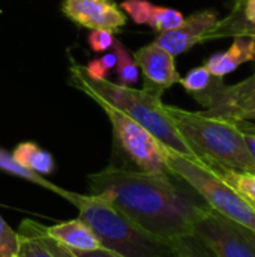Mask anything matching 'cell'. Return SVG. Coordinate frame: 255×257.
I'll list each match as a JSON object with an SVG mask.
<instances>
[{"label":"cell","instance_id":"cell-13","mask_svg":"<svg viewBox=\"0 0 255 257\" xmlns=\"http://www.w3.org/2000/svg\"><path fill=\"white\" fill-rule=\"evenodd\" d=\"M44 232L48 238L69 250H95L101 247L95 232L81 218L57 223L50 227L44 226Z\"/></svg>","mask_w":255,"mask_h":257},{"label":"cell","instance_id":"cell-28","mask_svg":"<svg viewBox=\"0 0 255 257\" xmlns=\"http://www.w3.org/2000/svg\"><path fill=\"white\" fill-rule=\"evenodd\" d=\"M240 130H242V128H240ZM242 131H243V134H245V143H246V146H248V151H249L251 157L254 158L255 161V133L245 131V130H242Z\"/></svg>","mask_w":255,"mask_h":257},{"label":"cell","instance_id":"cell-23","mask_svg":"<svg viewBox=\"0 0 255 257\" xmlns=\"http://www.w3.org/2000/svg\"><path fill=\"white\" fill-rule=\"evenodd\" d=\"M179 242H180L179 257H215V254L194 233L182 236Z\"/></svg>","mask_w":255,"mask_h":257},{"label":"cell","instance_id":"cell-22","mask_svg":"<svg viewBox=\"0 0 255 257\" xmlns=\"http://www.w3.org/2000/svg\"><path fill=\"white\" fill-rule=\"evenodd\" d=\"M18 253V233L14 232L0 215V257H12Z\"/></svg>","mask_w":255,"mask_h":257},{"label":"cell","instance_id":"cell-27","mask_svg":"<svg viewBox=\"0 0 255 257\" xmlns=\"http://www.w3.org/2000/svg\"><path fill=\"white\" fill-rule=\"evenodd\" d=\"M75 257H123L117 254L116 251H111L108 248L99 247L95 250H71Z\"/></svg>","mask_w":255,"mask_h":257},{"label":"cell","instance_id":"cell-6","mask_svg":"<svg viewBox=\"0 0 255 257\" xmlns=\"http://www.w3.org/2000/svg\"><path fill=\"white\" fill-rule=\"evenodd\" d=\"M113 130L114 154L132 169L152 175H171L167 166V148L147 130L119 110L102 105Z\"/></svg>","mask_w":255,"mask_h":257},{"label":"cell","instance_id":"cell-10","mask_svg":"<svg viewBox=\"0 0 255 257\" xmlns=\"http://www.w3.org/2000/svg\"><path fill=\"white\" fill-rule=\"evenodd\" d=\"M218 20L219 18L216 11L206 9V11L195 12L188 18H185L179 27L159 33L153 42L176 57L191 50L194 45L204 42L207 33L213 29Z\"/></svg>","mask_w":255,"mask_h":257},{"label":"cell","instance_id":"cell-8","mask_svg":"<svg viewBox=\"0 0 255 257\" xmlns=\"http://www.w3.org/2000/svg\"><path fill=\"white\" fill-rule=\"evenodd\" d=\"M195 99L207 114L234 122L246 120L255 111V69L252 75L236 84H225L224 78H218L206 93Z\"/></svg>","mask_w":255,"mask_h":257},{"label":"cell","instance_id":"cell-2","mask_svg":"<svg viewBox=\"0 0 255 257\" xmlns=\"http://www.w3.org/2000/svg\"><path fill=\"white\" fill-rule=\"evenodd\" d=\"M71 83L75 89L86 93L95 102L110 105L147 130L168 151L197 160L188 143L180 136L167 105L162 102V93L152 89H135L132 86L116 84L105 80H93L84 72V66L71 65Z\"/></svg>","mask_w":255,"mask_h":257},{"label":"cell","instance_id":"cell-9","mask_svg":"<svg viewBox=\"0 0 255 257\" xmlns=\"http://www.w3.org/2000/svg\"><path fill=\"white\" fill-rule=\"evenodd\" d=\"M63 14L78 24L90 30L119 32L126 26V15L113 0H63Z\"/></svg>","mask_w":255,"mask_h":257},{"label":"cell","instance_id":"cell-21","mask_svg":"<svg viewBox=\"0 0 255 257\" xmlns=\"http://www.w3.org/2000/svg\"><path fill=\"white\" fill-rule=\"evenodd\" d=\"M155 5L149 0H125L120 3V9H123L137 24H149Z\"/></svg>","mask_w":255,"mask_h":257},{"label":"cell","instance_id":"cell-19","mask_svg":"<svg viewBox=\"0 0 255 257\" xmlns=\"http://www.w3.org/2000/svg\"><path fill=\"white\" fill-rule=\"evenodd\" d=\"M216 77H213L209 69L203 65V66H197L194 69H191L183 78H180V84L183 86V89L186 92H189L194 98L206 93L215 83H216Z\"/></svg>","mask_w":255,"mask_h":257},{"label":"cell","instance_id":"cell-12","mask_svg":"<svg viewBox=\"0 0 255 257\" xmlns=\"http://www.w3.org/2000/svg\"><path fill=\"white\" fill-rule=\"evenodd\" d=\"M255 60V39L252 38H234L230 48L224 53L212 54L204 66L216 78H224L225 75L236 71L240 65Z\"/></svg>","mask_w":255,"mask_h":257},{"label":"cell","instance_id":"cell-26","mask_svg":"<svg viewBox=\"0 0 255 257\" xmlns=\"http://www.w3.org/2000/svg\"><path fill=\"white\" fill-rule=\"evenodd\" d=\"M41 236H42V241H44L45 247H47V248H48L56 257H75L72 254V251H71L69 248H66L65 245L59 244L57 241L48 238V236L45 235V232H44V226H41Z\"/></svg>","mask_w":255,"mask_h":257},{"label":"cell","instance_id":"cell-30","mask_svg":"<svg viewBox=\"0 0 255 257\" xmlns=\"http://www.w3.org/2000/svg\"><path fill=\"white\" fill-rule=\"evenodd\" d=\"M246 120H255V111L254 113H251L249 116H248V119Z\"/></svg>","mask_w":255,"mask_h":257},{"label":"cell","instance_id":"cell-4","mask_svg":"<svg viewBox=\"0 0 255 257\" xmlns=\"http://www.w3.org/2000/svg\"><path fill=\"white\" fill-rule=\"evenodd\" d=\"M167 111L197 160L210 167L255 173L254 158L237 122L173 105H167Z\"/></svg>","mask_w":255,"mask_h":257},{"label":"cell","instance_id":"cell-20","mask_svg":"<svg viewBox=\"0 0 255 257\" xmlns=\"http://www.w3.org/2000/svg\"><path fill=\"white\" fill-rule=\"evenodd\" d=\"M183 20H185V17L177 9L155 6L150 21H149V26L153 30H156L158 33H162V32H168V30L179 27L183 23Z\"/></svg>","mask_w":255,"mask_h":257},{"label":"cell","instance_id":"cell-11","mask_svg":"<svg viewBox=\"0 0 255 257\" xmlns=\"http://www.w3.org/2000/svg\"><path fill=\"white\" fill-rule=\"evenodd\" d=\"M134 60L144 77V87L164 93L168 87L180 83L174 56L155 42L134 53Z\"/></svg>","mask_w":255,"mask_h":257},{"label":"cell","instance_id":"cell-15","mask_svg":"<svg viewBox=\"0 0 255 257\" xmlns=\"http://www.w3.org/2000/svg\"><path fill=\"white\" fill-rule=\"evenodd\" d=\"M18 233V256L20 257H56L44 244L41 236V224L24 220Z\"/></svg>","mask_w":255,"mask_h":257},{"label":"cell","instance_id":"cell-18","mask_svg":"<svg viewBox=\"0 0 255 257\" xmlns=\"http://www.w3.org/2000/svg\"><path fill=\"white\" fill-rule=\"evenodd\" d=\"M0 170L9 173V175H12V176H18V178L26 179V181H30V182L36 184L38 187L47 188V190H50V191H53V193H56V194H60L62 190H63V188L54 185L53 182H50L48 179H45L44 176L36 175V173H33V172H30V170L21 167V166L14 160V157H12L11 154H8L5 149H2V148H0Z\"/></svg>","mask_w":255,"mask_h":257},{"label":"cell","instance_id":"cell-31","mask_svg":"<svg viewBox=\"0 0 255 257\" xmlns=\"http://www.w3.org/2000/svg\"><path fill=\"white\" fill-rule=\"evenodd\" d=\"M12 257H20V256H18V254H14V256H12Z\"/></svg>","mask_w":255,"mask_h":257},{"label":"cell","instance_id":"cell-29","mask_svg":"<svg viewBox=\"0 0 255 257\" xmlns=\"http://www.w3.org/2000/svg\"><path fill=\"white\" fill-rule=\"evenodd\" d=\"M237 123H239V126H240L242 130L255 133V125L254 123H251V120H240V122H237Z\"/></svg>","mask_w":255,"mask_h":257},{"label":"cell","instance_id":"cell-16","mask_svg":"<svg viewBox=\"0 0 255 257\" xmlns=\"http://www.w3.org/2000/svg\"><path fill=\"white\" fill-rule=\"evenodd\" d=\"M210 167V166H209ZM228 185H231L243 199L255 206V173L233 170L227 167H212Z\"/></svg>","mask_w":255,"mask_h":257},{"label":"cell","instance_id":"cell-25","mask_svg":"<svg viewBox=\"0 0 255 257\" xmlns=\"http://www.w3.org/2000/svg\"><path fill=\"white\" fill-rule=\"evenodd\" d=\"M110 71L111 69L107 65V62L104 60V57H96V59L90 60L87 63V66H84V72L87 74V77H90L93 80H105Z\"/></svg>","mask_w":255,"mask_h":257},{"label":"cell","instance_id":"cell-24","mask_svg":"<svg viewBox=\"0 0 255 257\" xmlns=\"http://www.w3.org/2000/svg\"><path fill=\"white\" fill-rule=\"evenodd\" d=\"M114 39H116V36L110 30H92V33L89 35V45H90L92 51L102 53L113 47Z\"/></svg>","mask_w":255,"mask_h":257},{"label":"cell","instance_id":"cell-1","mask_svg":"<svg viewBox=\"0 0 255 257\" xmlns=\"http://www.w3.org/2000/svg\"><path fill=\"white\" fill-rule=\"evenodd\" d=\"M90 194L102 196L147 232L179 239L194 233L200 212L207 206L174 182L173 175H152L110 164L87 178Z\"/></svg>","mask_w":255,"mask_h":257},{"label":"cell","instance_id":"cell-17","mask_svg":"<svg viewBox=\"0 0 255 257\" xmlns=\"http://www.w3.org/2000/svg\"><path fill=\"white\" fill-rule=\"evenodd\" d=\"M111 50L116 53V57H117V63H116L114 69L117 72L119 84H123V86L135 84L140 78V68L137 66L131 53L126 50V47L117 38L114 39Z\"/></svg>","mask_w":255,"mask_h":257},{"label":"cell","instance_id":"cell-5","mask_svg":"<svg viewBox=\"0 0 255 257\" xmlns=\"http://www.w3.org/2000/svg\"><path fill=\"white\" fill-rule=\"evenodd\" d=\"M170 173L194 190L203 202L222 217L239 223L255 233V206L228 185L212 167L167 149Z\"/></svg>","mask_w":255,"mask_h":257},{"label":"cell","instance_id":"cell-7","mask_svg":"<svg viewBox=\"0 0 255 257\" xmlns=\"http://www.w3.org/2000/svg\"><path fill=\"white\" fill-rule=\"evenodd\" d=\"M194 235L215 257H255V233L206 206L195 220Z\"/></svg>","mask_w":255,"mask_h":257},{"label":"cell","instance_id":"cell-14","mask_svg":"<svg viewBox=\"0 0 255 257\" xmlns=\"http://www.w3.org/2000/svg\"><path fill=\"white\" fill-rule=\"evenodd\" d=\"M14 160L24 169L41 175L47 176L54 172V158L50 152L44 151L33 142H24L20 143L12 154Z\"/></svg>","mask_w":255,"mask_h":257},{"label":"cell","instance_id":"cell-3","mask_svg":"<svg viewBox=\"0 0 255 257\" xmlns=\"http://www.w3.org/2000/svg\"><path fill=\"white\" fill-rule=\"evenodd\" d=\"M59 196L78 209V218L90 226L104 248L123 257H179L180 254V238L165 239L147 232L102 196H84L68 190H62Z\"/></svg>","mask_w":255,"mask_h":257}]
</instances>
